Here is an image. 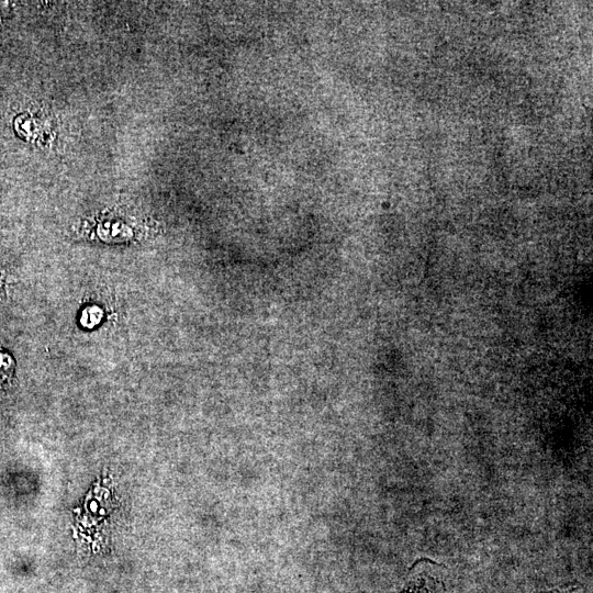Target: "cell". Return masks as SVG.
Wrapping results in <instances>:
<instances>
[{"label": "cell", "mask_w": 593, "mask_h": 593, "mask_svg": "<svg viewBox=\"0 0 593 593\" xmlns=\"http://www.w3.org/2000/svg\"><path fill=\"white\" fill-rule=\"evenodd\" d=\"M401 593H446L443 582L435 578L418 577L411 581Z\"/></svg>", "instance_id": "6da1fadb"}]
</instances>
